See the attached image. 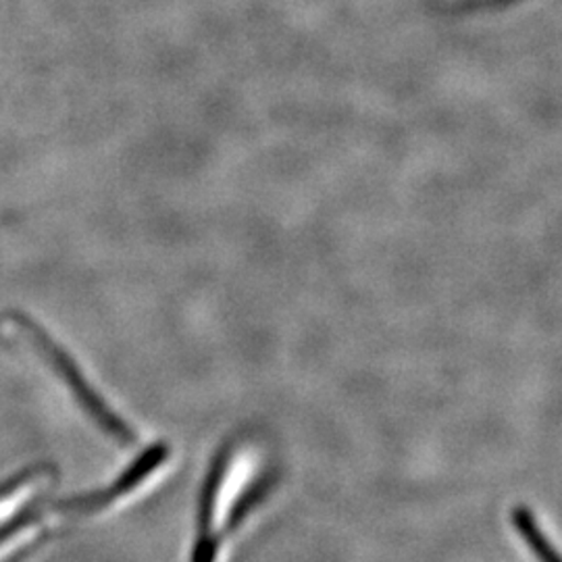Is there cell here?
Wrapping results in <instances>:
<instances>
[{
    "mask_svg": "<svg viewBox=\"0 0 562 562\" xmlns=\"http://www.w3.org/2000/svg\"><path fill=\"white\" fill-rule=\"evenodd\" d=\"M13 323L20 327L21 331H23L30 340L36 341V346L41 348L42 355H46V359H50V362L55 364V369L59 371L60 378H65V382L69 383L71 392H74V394L78 396V401L83 404V408L92 415V419H97V422L101 423L102 429H104L109 436L117 438V440H120L121 443H125V446L136 443V434L132 431V427L125 425L115 413L109 411V406L92 392V387L81 378L78 367L60 350L59 346H55L53 340L44 338V334L38 331L36 327H30L27 323Z\"/></svg>",
    "mask_w": 562,
    "mask_h": 562,
    "instance_id": "1",
    "label": "cell"
},
{
    "mask_svg": "<svg viewBox=\"0 0 562 562\" xmlns=\"http://www.w3.org/2000/svg\"><path fill=\"white\" fill-rule=\"evenodd\" d=\"M229 446H225L222 452L215 457V461L209 469V475L204 480L201 494V510H199V538L192 550V562H215L220 552V538L213 533V519H215V504L220 496L223 475L229 462Z\"/></svg>",
    "mask_w": 562,
    "mask_h": 562,
    "instance_id": "2",
    "label": "cell"
},
{
    "mask_svg": "<svg viewBox=\"0 0 562 562\" xmlns=\"http://www.w3.org/2000/svg\"><path fill=\"white\" fill-rule=\"evenodd\" d=\"M273 483H276V475L273 473L262 475L241 494L240 498L234 504V508L229 510V515H227V521H225V527H223V536H229V533H234L240 527L241 521L250 515V510L257 504L262 503V498L269 494Z\"/></svg>",
    "mask_w": 562,
    "mask_h": 562,
    "instance_id": "4",
    "label": "cell"
},
{
    "mask_svg": "<svg viewBox=\"0 0 562 562\" xmlns=\"http://www.w3.org/2000/svg\"><path fill=\"white\" fill-rule=\"evenodd\" d=\"M513 522L517 531L521 533L522 540L533 550L536 559L540 562H561L557 550L550 546L548 538L543 536L540 525L536 521L533 513L527 506H517L513 510Z\"/></svg>",
    "mask_w": 562,
    "mask_h": 562,
    "instance_id": "3",
    "label": "cell"
}]
</instances>
